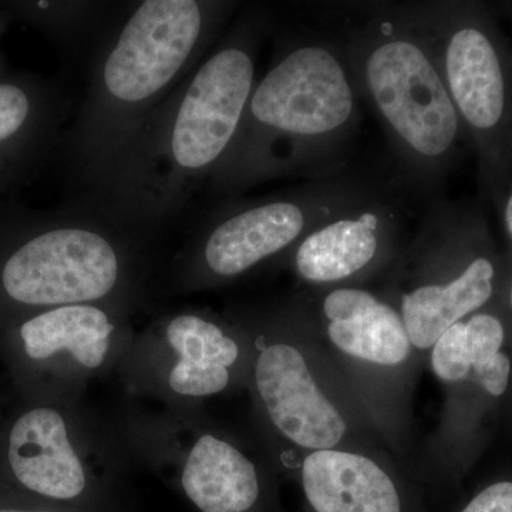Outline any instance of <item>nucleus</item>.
<instances>
[{
  "label": "nucleus",
  "instance_id": "7",
  "mask_svg": "<svg viewBox=\"0 0 512 512\" xmlns=\"http://www.w3.org/2000/svg\"><path fill=\"white\" fill-rule=\"evenodd\" d=\"M360 188L320 183L293 188L256 200L221 202L200 221L191 248L201 271L229 279L298 245L323 218L350 200Z\"/></svg>",
  "mask_w": 512,
  "mask_h": 512
},
{
  "label": "nucleus",
  "instance_id": "5",
  "mask_svg": "<svg viewBox=\"0 0 512 512\" xmlns=\"http://www.w3.org/2000/svg\"><path fill=\"white\" fill-rule=\"evenodd\" d=\"M403 12L429 47L476 146L484 190L498 207L512 180L510 47L480 3H433Z\"/></svg>",
  "mask_w": 512,
  "mask_h": 512
},
{
  "label": "nucleus",
  "instance_id": "16",
  "mask_svg": "<svg viewBox=\"0 0 512 512\" xmlns=\"http://www.w3.org/2000/svg\"><path fill=\"white\" fill-rule=\"evenodd\" d=\"M126 2L74 0V2H36L33 8L49 22L57 42L67 57L87 66L107 30L123 12Z\"/></svg>",
  "mask_w": 512,
  "mask_h": 512
},
{
  "label": "nucleus",
  "instance_id": "11",
  "mask_svg": "<svg viewBox=\"0 0 512 512\" xmlns=\"http://www.w3.org/2000/svg\"><path fill=\"white\" fill-rule=\"evenodd\" d=\"M303 491L315 512H403L389 474L370 458L318 450L302 467Z\"/></svg>",
  "mask_w": 512,
  "mask_h": 512
},
{
  "label": "nucleus",
  "instance_id": "24",
  "mask_svg": "<svg viewBox=\"0 0 512 512\" xmlns=\"http://www.w3.org/2000/svg\"><path fill=\"white\" fill-rule=\"evenodd\" d=\"M0 512H26V511H13V510H2Z\"/></svg>",
  "mask_w": 512,
  "mask_h": 512
},
{
  "label": "nucleus",
  "instance_id": "19",
  "mask_svg": "<svg viewBox=\"0 0 512 512\" xmlns=\"http://www.w3.org/2000/svg\"><path fill=\"white\" fill-rule=\"evenodd\" d=\"M474 365L476 357L468 340L466 323L461 319L434 343L431 366L444 382L458 383L470 375Z\"/></svg>",
  "mask_w": 512,
  "mask_h": 512
},
{
  "label": "nucleus",
  "instance_id": "9",
  "mask_svg": "<svg viewBox=\"0 0 512 512\" xmlns=\"http://www.w3.org/2000/svg\"><path fill=\"white\" fill-rule=\"evenodd\" d=\"M256 386L275 426L298 446L332 450L345 436V420L320 392L293 346L278 343L261 353Z\"/></svg>",
  "mask_w": 512,
  "mask_h": 512
},
{
  "label": "nucleus",
  "instance_id": "22",
  "mask_svg": "<svg viewBox=\"0 0 512 512\" xmlns=\"http://www.w3.org/2000/svg\"><path fill=\"white\" fill-rule=\"evenodd\" d=\"M498 210L501 211L505 232H507V237L512 245V181L508 185L507 191L504 192L503 198H501Z\"/></svg>",
  "mask_w": 512,
  "mask_h": 512
},
{
  "label": "nucleus",
  "instance_id": "12",
  "mask_svg": "<svg viewBox=\"0 0 512 512\" xmlns=\"http://www.w3.org/2000/svg\"><path fill=\"white\" fill-rule=\"evenodd\" d=\"M328 335L342 352L382 366L403 363L410 339L402 315L373 293L340 288L323 301Z\"/></svg>",
  "mask_w": 512,
  "mask_h": 512
},
{
  "label": "nucleus",
  "instance_id": "10",
  "mask_svg": "<svg viewBox=\"0 0 512 512\" xmlns=\"http://www.w3.org/2000/svg\"><path fill=\"white\" fill-rule=\"evenodd\" d=\"M9 461L20 483L46 497L70 500L86 487L82 463L70 446L63 417L55 410L35 409L16 421Z\"/></svg>",
  "mask_w": 512,
  "mask_h": 512
},
{
  "label": "nucleus",
  "instance_id": "4",
  "mask_svg": "<svg viewBox=\"0 0 512 512\" xmlns=\"http://www.w3.org/2000/svg\"><path fill=\"white\" fill-rule=\"evenodd\" d=\"M345 53L397 156L433 183L456 158L464 128L423 37L402 10L350 33Z\"/></svg>",
  "mask_w": 512,
  "mask_h": 512
},
{
  "label": "nucleus",
  "instance_id": "15",
  "mask_svg": "<svg viewBox=\"0 0 512 512\" xmlns=\"http://www.w3.org/2000/svg\"><path fill=\"white\" fill-rule=\"evenodd\" d=\"M113 332L110 316L96 305L59 306L20 328L26 353L32 359H47L69 350L80 365L89 369L104 362Z\"/></svg>",
  "mask_w": 512,
  "mask_h": 512
},
{
  "label": "nucleus",
  "instance_id": "1",
  "mask_svg": "<svg viewBox=\"0 0 512 512\" xmlns=\"http://www.w3.org/2000/svg\"><path fill=\"white\" fill-rule=\"evenodd\" d=\"M271 19L245 9L183 83L146 120L87 197L147 235L177 224L237 137L258 82Z\"/></svg>",
  "mask_w": 512,
  "mask_h": 512
},
{
  "label": "nucleus",
  "instance_id": "25",
  "mask_svg": "<svg viewBox=\"0 0 512 512\" xmlns=\"http://www.w3.org/2000/svg\"><path fill=\"white\" fill-rule=\"evenodd\" d=\"M511 15H512V6H511Z\"/></svg>",
  "mask_w": 512,
  "mask_h": 512
},
{
  "label": "nucleus",
  "instance_id": "23",
  "mask_svg": "<svg viewBox=\"0 0 512 512\" xmlns=\"http://www.w3.org/2000/svg\"><path fill=\"white\" fill-rule=\"evenodd\" d=\"M505 293V303H507L508 312H510L511 320H512V272L510 279L507 281V289L504 291Z\"/></svg>",
  "mask_w": 512,
  "mask_h": 512
},
{
  "label": "nucleus",
  "instance_id": "13",
  "mask_svg": "<svg viewBox=\"0 0 512 512\" xmlns=\"http://www.w3.org/2000/svg\"><path fill=\"white\" fill-rule=\"evenodd\" d=\"M501 269L495 254L478 262L456 284L417 286L402 295V315L410 343L419 349L433 348L447 329L471 313L494 302L500 291Z\"/></svg>",
  "mask_w": 512,
  "mask_h": 512
},
{
  "label": "nucleus",
  "instance_id": "14",
  "mask_svg": "<svg viewBox=\"0 0 512 512\" xmlns=\"http://www.w3.org/2000/svg\"><path fill=\"white\" fill-rule=\"evenodd\" d=\"M183 487L202 512H247L259 497L254 464L237 448L201 437L184 467Z\"/></svg>",
  "mask_w": 512,
  "mask_h": 512
},
{
  "label": "nucleus",
  "instance_id": "6",
  "mask_svg": "<svg viewBox=\"0 0 512 512\" xmlns=\"http://www.w3.org/2000/svg\"><path fill=\"white\" fill-rule=\"evenodd\" d=\"M140 231L90 202L72 204L20 244L3 265V291L29 306L92 305L116 293Z\"/></svg>",
  "mask_w": 512,
  "mask_h": 512
},
{
  "label": "nucleus",
  "instance_id": "3",
  "mask_svg": "<svg viewBox=\"0 0 512 512\" xmlns=\"http://www.w3.org/2000/svg\"><path fill=\"white\" fill-rule=\"evenodd\" d=\"M256 82L227 156L205 188L231 200L278 178L329 168L359 121L345 47L318 37H289Z\"/></svg>",
  "mask_w": 512,
  "mask_h": 512
},
{
  "label": "nucleus",
  "instance_id": "17",
  "mask_svg": "<svg viewBox=\"0 0 512 512\" xmlns=\"http://www.w3.org/2000/svg\"><path fill=\"white\" fill-rule=\"evenodd\" d=\"M72 110L69 97L40 94L22 83H0V153L23 146V141L36 134H53Z\"/></svg>",
  "mask_w": 512,
  "mask_h": 512
},
{
  "label": "nucleus",
  "instance_id": "20",
  "mask_svg": "<svg viewBox=\"0 0 512 512\" xmlns=\"http://www.w3.org/2000/svg\"><path fill=\"white\" fill-rule=\"evenodd\" d=\"M228 382L227 367L198 365L184 359L170 375L171 389L185 396H210L224 390Z\"/></svg>",
  "mask_w": 512,
  "mask_h": 512
},
{
  "label": "nucleus",
  "instance_id": "21",
  "mask_svg": "<svg viewBox=\"0 0 512 512\" xmlns=\"http://www.w3.org/2000/svg\"><path fill=\"white\" fill-rule=\"evenodd\" d=\"M461 512H512V480L487 485Z\"/></svg>",
  "mask_w": 512,
  "mask_h": 512
},
{
  "label": "nucleus",
  "instance_id": "2",
  "mask_svg": "<svg viewBox=\"0 0 512 512\" xmlns=\"http://www.w3.org/2000/svg\"><path fill=\"white\" fill-rule=\"evenodd\" d=\"M238 3L126 2L86 69L64 151L74 198L87 197L137 131L224 35Z\"/></svg>",
  "mask_w": 512,
  "mask_h": 512
},
{
  "label": "nucleus",
  "instance_id": "18",
  "mask_svg": "<svg viewBox=\"0 0 512 512\" xmlns=\"http://www.w3.org/2000/svg\"><path fill=\"white\" fill-rule=\"evenodd\" d=\"M168 343L181 359L198 365L227 367L238 359V346L210 320L192 313L175 316L167 326Z\"/></svg>",
  "mask_w": 512,
  "mask_h": 512
},
{
  "label": "nucleus",
  "instance_id": "8",
  "mask_svg": "<svg viewBox=\"0 0 512 512\" xmlns=\"http://www.w3.org/2000/svg\"><path fill=\"white\" fill-rule=\"evenodd\" d=\"M397 224L392 205L360 188L296 245V271L312 284L352 278L376 261Z\"/></svg>",
  "mask_w": 512,
  "mask_h": 512
}]
</instances>
